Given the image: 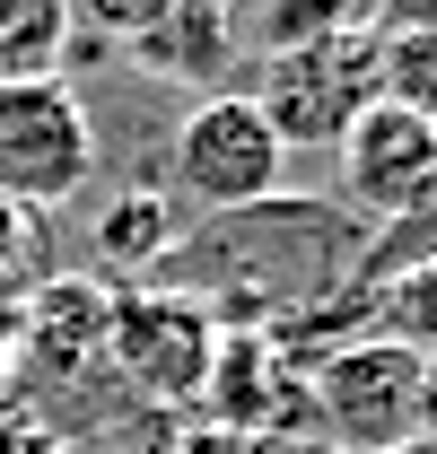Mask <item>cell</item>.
<instances>
[{
    "mask_svg": "<svg viewBox=\"0 0 437 454\" xmlns=\"http://www.w3.org/2000/svg\"><path fill=\"white\" fill-rule=\"evenodd\" d=\"M166 175H175V201H193L202 219H236L254 201H280L289 149H280V131L263 122V106L245 88H211V97H193L184 122H175Z\"/></svg>",
    "mask_w": 437,
    "mask_h": 454,
    "instance_id": "4",
    "label": "cell"
},
{
    "mask_svg": "<svg viewBox=\"0 0 437 454\" xmlns=\"http://www.w3.org/2000/svg\"><path fill=\"white\" fill-rule=\"evenodd\" d=\"M368 254V219H350L341 201H254L236 219H211L202 236H184L166 262L184 271V297H202L218 315V333H272L332 306L359 280Z\"/></svg>",
    "mask_w": 437,
    "mask_h": 454,
    "instance_id": "1",
    "label": "cell"
},
{
    "mask_svg": "<svg viewBox=\"0 0 437 454\" xmlns=\"http://www.w3.org/2000/svg\"><path fill=\"white\" fill-rule=\"evenodd\" d=\"M97 175V122L70 79H9L0 88V201L18 210H61Z\"/></svg>",
    "mask_w": 437,
    "mask_h": 454,
    "instance_id": "6",
    "label": "cell"
},
{
    "mask_svg": "<svg viewBox=\"0 0 437 454\" xmlns=\"http://www.w3.org/2000/svg\"><path fill=\"white\" fill-rule=\"evenodd\" d=\"M227 53H236V0H175L158 27L131 44L140 70H158L175 88H202V97H211V79H218Z\"/></svg>",
    "mask_w": 437,
    "mask_h": 454,
    "instance_id": "9",
    "label": "cell"
},
{
    "mask_svg": "<svg viewBox=\"0 0 437 454\" xmlns=\"http://www.w3.org/2000/svg\"><path fill=\"white\" fill-rule=\"evenodd\" d=\"M88 245H97V262H114V271H158L166 254L184 245L175 192H158V184H131V192H114L106 210H97V227H88Z\"/></svg>",
    "mask_w": 437,
    "mask_h": 454,
    "instance_id": "10",
    "label": "cell"
},
{
    "mask_svg": "<svg viewBox=\"0 0 437 454\" xmlns=\"http://www.w3.org/2000/svg\"><path fill=\"white\" fill-rule=\"evenodd\" d=\"M368 297V315H377L385 340H402V349H437V254H420L411 271H393L385 288H359Z\"/></svg>",
    "mask_w": 437,
    "mask_h": 454,
    "instance_id": "13",
    "label": "cell"
},
{
    "mask_svg": "<svg viewBox=\"0 0 437 454\" xmlns=\"http://www.w3.org/2000/svg\"><path fill=\"white\" fill-rule=\"evenodd\" d=\"M411 446L437 454V349H420V437H411Z\"/></svg>",
    "mask_w": 437,
    "mask_h": 454,
    "instance_id": "18",
    "label": "cell"
},
{
    "mask_svg": "<svg viewBox=\"0 0 437 454\" xmlns=\"http://www.w3.org/2000/svg\"><path fill=\"white\" fill-rule=\"evenodd\" d=\"M9 349H18V297H0V376H9Z\"/></svg>",
    "mask_w": 437,
    "mask_h": 454,
    "instance_id": "19",
    "label": "cell"
},
{
    "mask_svg": "<svg viewBox=\"0 0 437 454\" xmlns=\"http://www.w3.org/2000/svg\"><path fill=\"white\" fill-rule=\"evenodd\" d=\"M106 315L114 288L79 280V271H53L36 297H18V349H9V376L27 394H61V385H88L106 367Z\"/></svg>",
    "mask_w": 437,
    "mask_h": 454,
    "instance_id": "8",
    "label": "cell"
},
{
    "mask_svg": "<svg viewBox=\"0 0 437 454\" xmlns=\"http://www.w3.org/2000/svg\"><path fill=\"white\" fill-rule=\"evenodd\" d=\"M0 454H70V446H61L27 402H0Z\"/></svg>",
    "mask_w": 437,
    "mask_h": 454,
    "instance_id": "17",
    "label": "cell"
},
{
    "mask_svg": "<svg viewBox=\"0 0 437 454\" xmlns=\"http://www.w3.org/2000/svg\"><path fill=\"white\" fill-rule=\"evenodd\" d=\"M332 158H341V210H350V219L393 227V219H411V210L437 192V131L420 122V114L385 106V97L341 131Z\"/></svg>",
    "mask_w": 437,
    "mask_h": 454,
    "instance_id": "7",
    "label": "cell"
},
{
    "mask_svg": "<svg viewBox=\"0 0 437 454\" xmlns=\"http://www.w3.org/2000/svg\"><path fill=\"white\" fill-rule=\"evenodd\" d=\"M289 454H332V446H289Z\"/></svg>",
    "mask_w": 437,
    "mask_h": 454,
    "instance_id": "20",
    "label": "cell"
},
{
    "mask_svg": "<svg viewBox=\"0 0 437 454\" xmlns=\"http://www.w3.org/2000/svg\"><path fill=\"white\" fill-rule=\"evenodd\" d=\"M70 61V0H0V88L61 79Z\"/></svg>",
    "mask_w": 437,
    "mask_h": 454,
    "instance_id": "11",
    "label": "cell"
},
{
    "mask_svg": "<svg viewBox=\"0 0 437 454\" xmlns=\"http://www.w3.org/2000/svg\"><path fill=\"white\" fill-rule=\"evenodd\" d=\"M218 367V315L184 288H114L106 315V376L131 411H202Z\"/></svg>",
    "mask_w": 437,
    "mask_h": 454,
    "instance_id": "3",
    "label": "cell"
},
{
    "mask_svg": "<svg viewBox=\"0 0 437 454\" xmlns=\"http://www.w3.org/2000/svg\"><path fill=\"white\" fill-rule=\"evenodd\" d=\"M36 245H44V219H36V210H18V201H0V280L36 271ZM0 297H9V288H0Z\"/></svg>",
    "mask_w": 437,
    "mask_h": 454,
    "instance_id": "16",
    "label": "cell"
},
{
    "mask_svg": "<svg viewBox=\"0 0 437 454\" xmlns=\"http://www.w3.org/2000/svg\"><path fill=\"white\" fill-rule=\"evenodd\" d=\"M306 428L332 454H402L420 437V349L350 333L306 367Z\"/></svg>",
    "mask_w": 437,
    "mask_h": 454,
    "instance_id": "2",
    "label": "cell"
},
{
    "mask_svg": "<svg viewBox=\"0 0 437 454\" xmlns=\"http://www.w3.org/2000/svg\"><path fill=\"white\" fill-rule=\"evenodd\" d=\"M377 97L402 106V114H420L437 131V18L377 27Z\"/></svg>",
    "mask_w": 437,
    "mask_h": 454,
    "instance_id": "12",
    "label": "cell"
},
{
    "mask_svg": "<svg viewBox=\"0 0 437 454\" xmlns=\"http://www.w3.org/2000/svg\"><path fill=\"white\" fill-rule=\"evenodd\" d=\"M280 149H341V131L377 106V27H341V35H306L280 44L263 88H245Z\"/></svg>",
    "mask_w": 437,
    "mask_h": 454,
    "instance_id": "5",
    "label": "cell"
},
{
    "mask_svg": "<svg viewBox=\"0 0 437 454\" xmlns=\"http://www.w3.org/2000/svg\"><path fill=\"white\" fill-rule=\"evenodd\" d=\"M166 454H289V446L245 437V428H218V419H184V428L166 437Z\"/></svg>",
    "mask_w": 437,
    "mask_h": 454,
    "instance_id": "15",
    "label": "cell"
},
{
    "mask_svg": "<svg viewBox=\"0 0 437 454\" xmlns=\"http://www.w3.org/2000/svg\"><path fill=\"white\" fill-rule=\"evenodd\" d=\"M175 0H70V35H97V44H140Z\"/></svg>",
    "mask_w": 437,
    "mask_h": 454,
    "instance_id": "14",
    "label": "cell"
}]
</instances>
